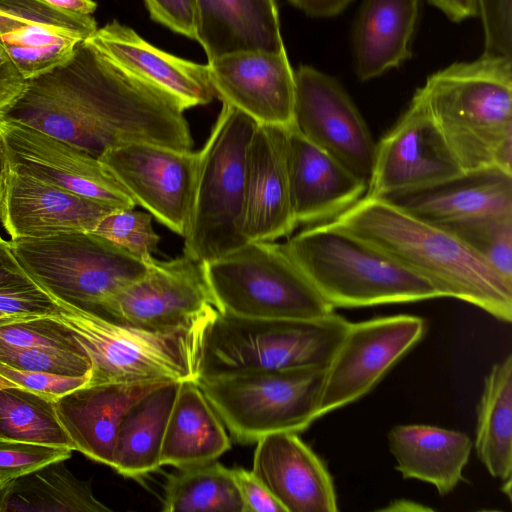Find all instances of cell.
Here are the masks:
<instances>
[{"label":"cell","mask_w":512,"mask_h":512,"mask_svg":"<svg viewBox=\"0 0 512 512\" xmlns=\"http://www.w3.org/2000/svg\"><path fill=\"white\" fill-rule=\"evenodd\" d=\"M425 331L423 318L407 314L350 322L326 367L318 418L369 393Z\"/></svg>","instance_id":"obj_12"},{"label":"cell","mask_w":512,"mask_h":512,"mask_svg":"<svg viewBox=\"0 0 512 512\" xmlns=\"http://www.w3.org/2000/svg\"><path fill=\"white\" fill-rule=\"evenodd\" d=\"M251 117L222 102L197 164L183 253L202 263L247 243L242 232L246 153L257 126Z\"/></svg>","instance_id":"obj_7"},{"label":"cell","mask_w":512,"mask_h":512,"mask_svg":"<svg viewBox=\"0 0 512 512\" xmlns=\"http://www.w3.org/2000/svg\"><path fill=\"white\" fill-rule=\"evenodd\" d=\"M53 301L57 310L49 316L71 331L91 360L87 385L198 380L203 333L209 319L188 329L156 331Z\"/></svg>","instance_id":"obj_6"},{"label":"cell","mask_w":512,"mask_h":512,"mask_svg":"<svg viewBox=\"0 0 512 512\" xmlns=\"http://www.w3.org/2000/svg\"><path fill=\"white\" fill-rule=\"evenodd\" d=\"M150 17L172 31L195 40L194 0H143Z\"/></svg>","instance_id":"obj_42"},{"label":"cell","mask_w":512,"mask_h":512,"mask_svg":"<svg viewBox=\"0 0 512 512\" xmlns=\"http://www.w3.org/2000/svg\"><path fill=\"white\" fill-rule=\"evenodd\" d=\"M4 177L0 178V210H1V202H2V198H3V191H4Z\"/></svg>","instance_id":"obj_52"},{"label":"cell","mask_w":512,"mask_h":512,"mask_svg":"<svg viewBox=\"0 0 512 512\" xmlns=\"http://www.w3.org/2000/svg\"><path fill=\"white\" fill-rule=\"evenodd\" d=\"M87 41L119 68L167 94L184 110L206 105L216 96L207 64L167 53L116 20L98 28Z\"/></svg>","instance_id":"obj_21"},{"label":"cell","mask_w":512,"mask_h":512,"mask_svg":"<svg viewBox=\"0 0 512 512\" xmlns=\"http://www.w3.org/2000/svg\"><path fill=\"white\" fill-rule=\"evenodd\" d=\"M0 437L74 451L57 418L54 400L20 387L0 390Z\"/></svg>","instance_id":"obj_34"},{"label":"cell","mask_w":512,"mask_h":512,"mask_svg":"<svg viewBox=\"0 0 512 512\" xmlns=\"http://www.w3.org/2000/svg\"><path fill=\"white\" fill-rule=\"evenodd\" d=\"M6 316H11V315H7V314H4L0 311V317H6Z\"/></svg>","instance_id":"obj_53"},{"label":"cell","mask_w":512,"mask_h":512,"mask_svg":"<svg viewBox=\"0 0 512 512\" xmlns=\"http://www.w3.org/2000/svg\"><path fill=\"white\" fill-rule=\"evenodd\" d=\"M422 101L464 172L512 173V59L481 55L430 75Z\"/></svg>","instance_id":"obj_3"},{"label":"cell","mask_w":512,"mask_h":512,"mask_svg":"<svg viewBox=\"0 0 512 512\" xmlns=\"http://www.w3.org/2000/svg\"><path fill=\"white\" fill-rule=\"evenodd\" d=\"M214 304L246 319H315L334 309L285 249L274 241L247 242L203 263Z\"/></svg>","instance_id":"obj_8"},{"label":"cell","mask_w":512,"mask_h":512,"mask_svg":"<svg viewBox=\"0 0 512 512\" xmlns=\"http://www.w3.org/2000/svg\"><path fill=\"white\" fill-rule=\"evenodd\" d=\"M37 286L22 270L0 234V291Z\"/></svg>","instance_id":"obj_46"},{"label":"cell","mask_w":512,"mask_h":512,"mask_svg":"<svg viewBox=\"0 0 512 512\" xmlns=\"http://www.w3.org/2000/svg\"><path fill=\"white\" fill-rule=\"evenodd\" d=\"M184 111L85 40L65 62L26 79L0 121L25 124L99 158L130 143L191 150Z\"/></svg>","instance_id":"obj_1"},{"label":"cell","mask_w":512,"mask_h":512,"mask_svg":"<svg viewBox=\"0 0 512 512\" xmlns=\"http://www.w3.org/2000/svg\"><path fill=\"white\" fill-rule=\"evenodd\" d=\"M168 381L85 385L54 400L74 450L111 467L120 423L129 408Z\"/></svg>","instance_id":"obj_24"},{"label":"cell","mask_w":512,"mask_h":512,"mask_svg":"<svg viewBox=\"0 0 512 512\" xmlns=\"http://www.w3.org/2000/svg\"><path fill=\"white\" fill-rule=\"evenodd\" d=\"M0 375L21 388L52 400L88 384L91 375L69 376L11 367L0 361Z\"/></svg>","instance_id":"obj_41"},{"label":"cell","mask_w":512,"mask_h":512,"mask_svg":"<svg viewBox=\"0 0 512 512\" xmlns=\"http://www.w3.org/2000/svg\"><path fill=\"white\" fill-rule=\"evenodd\" d=\"M0 361L15 368L69 376L91 375L87 354L25 348L0 343Z\"/></svg>","instance_id":"obj_38"},{"label":"cell","mask_w":512,"mask_h":512,"mask_svg":"<svg viewBox=\"0 0 512 512\" xmlns=\"http://www.w3.org/2000/svg\"><path fill=\"white\" fill-rule=\"evenodd\" d=\"M292 125L306 140L369 182L377 143L335 78L307 65L297 69Z\"/></svg>","instance_id":"obj_13"},{"label":"cell","mask_w":512,"mask_h":512,"mask_svg":"<svg viewBox=\"0 0 512 512\" xmlns=\"http://www.w3.org/2000/svg\"><path fill=\"white\" fill-rule=\"evenodd\" d=\"M464 173L422 101L380 139L365 195L379 198L426 189Z\"/></svg>","instance_id":"obj_14"},{"label":"cell","mask_w":512,"mask_h":512,"mask_svg":"<svg viewBox=\"0 0 512 512\" xmlns=\"http://www.w3.org/2000/svg\"><path fill=\"white\" fill-rule=\"evenodd\" d=\"M489 474L503 483L512 478V355L486 375L477 407L473 444Z\"/></svg>","instance_id":"obj_32"},{"label":"cell","mask_w":512,"mask_h":512,"mask_svg":"<svg viewBox=\"0 0 512 512\" xmlns=\"http://www.w3.org/2000/svg\"><path fill=\"white\" fill-rule=\"evenodd\" d=\"M113 209L8 164L0 223L10 239L92 232Z\"/></svg>","instance_id":"obj_19"},{"label":"cell","mask_w":512,"mask_h":512,"mask_svg":"<svg viewBox=\"0 0 512 512\" xmlns=\"http://www.w3.org/2000/svg\"><path fill=\"white\" fill-rule=\"evenodd\" d=\"M72 449L0 437V484L53 462L70 458Z\"/></svg>","instance_id":"obj_39"},{"label":"cell","mask_w":512,"mask_h":512,"mask_svg":"<svg viewBox=\"0 0 512 512\" xmlns=\"http://www.w3.org/2000/svg\"><path fill=\"white\" fill-rule=\"evenodd\" d=\"M286 154L297 226L331 222L365 196L367 182L306 140L293 125L287 132Z\"/></svg>","instance_id":"obj_23"},{"label":"cell","mask_w":512,"mask_h":512,"mask_svg":"<svg viewBox=\"0 0 512 512\" xmlns=\"http://www.w3.org/2000/svg\"><path fill=\"white\" fill-rule=\"evenodd\" d=\"M230 446L225 425L197 381L181 382L166 425L160 465L181 469L209 463Z\"/></svg>","instance_id":"obj_29"},{"label":"cell","mask_w":512,"mask_h":512,"mask_svg":"<svg viewBox=\"0 0 512 512\" xmlns=\"http://www.w3.org/2000/svg\"><path fill=\"white\" fill-rule=\"evenodd\" d=\"M163 511L244 512L233 469L214 461L181 468L168 479Z\"/></svg>","instance_id":"obj_33"},{"label":"cell","mask_w":512,"mask_h":512,"mask_svg":"<svg viewBox=\"0 0 512 512\" xmlns=\"http://www.w3.org/2000/svg\"><path fill=\"white\" fill-rule=\"evenodd\" d=\"M216 97L258 124L290 127L295 102V72L286 50L245 51L207 63Z\"/></svg>","instance_id":"obj_18"},{"label":"cell","mask_w":512,"mask_h":512,"mask_svg":"<svg viewBox=\"0 0 512 512\" xmlns=\"http://www.w3.org/2000/svg\"><path fill=\"white\" fill-rule=\"evenodd\" d=\"M63 461L53 462L0 485V512H106L90 482L77 478Z\"/></svg>","instance_id":"obj_31"},{"label":"cell","mask_w":512,"mask_h":512,"mask_svg":"<svg viewBox=\"0 0 512 512\" xmlns=\"http://www.w3.org/2000/svg\"><path fill=\"white\" fill-rule=\"evenodd\" d=\"M7 167H8V161H7L6 153H5L2 141L0 140V178L5 176Z\"/></svg>","instance_id":"obj_50"},{"label":"cell","mask_w":512,"mask_h":512,"mask_svg":"<svg viewBox=\"0 0 512 512\" xmlns=\"http://www.w3.org/2000/svg\"><path fill=\"white\" fill-rule=\"evenodd\" d=\"M385 199L436 225L512 215V173L496 167L464 172L432 187Z\"/></svg>","instance_id":"obj_25"},{"label":"cell","mask_w":512,"mask_h":512,"mask_svg":"<svg viewBox=\"0 0 512 512\" xmlns=\"http://www.w3.org/2000/svg\"><path fill=\"white\" fill-rule=\"evenodd\" d=\"M326 368L258 372L198 380L231 436L257 442L277 432H301L316 419Z\"/></svg>","instance_id":"obj_10"},{"label":"cell","mask_w":512,"mask_h":512,"mask_svg":"<svg viewBox=\"0 0 512 512\" xmlns=\"http://www.w3.org/2000/svg\"><path fill=\"white\" fill-rule=\"evenodd\" d=\"M92 233L145 261L156 250L160 237L152 226V215L132 209H113Z\"/></svg>","instance_id":"obj_37"},{"label":"cell","mask_w":512,"mask_h":512,"mask_svg":"<svg viewBox=\"0 0 512 512\" xmlns=\"http://www.w3.org/2000/svg\"><path fill=\"white\" fill-rule=\"evenodd\" d=\"M98 159L136 204L170 230L184 236L197 152L151 143H130L109 149Z\"/></svg>","instance_id":"obj_15"},{"label":"cell","mask_w":512,"mask_h":512,"mask_svg":"<svg viewBox=\"0 0 512 512\" xmlns=\"http://www.w3.org/2000/svg\"><path fill=\"white\" fill-rule=\"evenodd\" d=\"M312 17H331L341 13L353 0H289Z\"/></svg>","instance_id":"obj_47"},{"label":"cell","mask_w":512,"mask_h":512,"mask_svg":"<svg viewBox=\"0 0 512 512\" xmlns=\"http://www.w3.org/2000/svg\"><path fill=\"white\" fill-rule=\"evenodd\" d=\"M449 19L460 22L477 15L475 0H428Z\"/></svg>","instance_id":"obj_48"},{"label":"cell","mask_w":512,"mask_h":512,"mask_svg":"<svg viewBox=\"0 0 512 512\" xmlns=\"http://www.w3.org/2000/svg\"><path fill=\"white\" fill-rule=\"evenodd\" d=\"M395 468L405 479L433 485L439 495L452 492L463 475L473 443L460 431L426 424L394 426L388 434Z\"/></svg>","instance_id":"obj_27"},{"label":"cell","mask_w":512,"mask_h":512,"mask_svg":"<svg viewBox=\"0 0 512 512\" xmlns=\"http://www.w3.org/2000/svg\"><path fill=\"white\" fill-rule=\"evenodd\" d=\"M475 3L484 34L482 55L512 59V0H475Z\"/></svg>","instance_id":"obj_40"},{"label":"cell","mask_w":512,"mask_h":512,"mask_svg":"<svg viewBox=\"0 0 512 512\" xmlns=\"http://www.w3.org/2000/svg\"><path fill=\"white\" fill-rule=\"evenodd\" d=\"M46 4L62 11L91 15L97 9V3L93 0H42Z\"/></svg>","instance_id":"obj_49"},{"label":"cell","mask_w":512,"mask_h":512,"mask_svg":"<svg viewBox=\"0 0 512 512\" xmlns=\"http://www.w3.org/2000/svg\"><path fill=\"white\" fill-rule=\"evenodd\" d=\"M56 310V303L38 286L0 291V311L4 314L48 316Z\"/></svg>","instance_id":"obj_43"},{"label":"cell","mask_w":512,"mask_h":512,"mask_svg":"<svg viewBox=\"0 0 512 512\" xmlns=\"http://www.w3.org/2000/svg\"><path fill=\"white\" fill-rule=\"evenodd\" d=\"M288 128L257 124L248 144L242 222L247 242L275 241L297 227L287 168Z\"/></svg>","instance_id":"obj_20"},{"label":"cell","mask_w":512,"mask_h":512,"mask_svg":"<svg viewBox=\"0 0 512 512\" xmlns=\"http://www.w3.org/2000/svg\"><path fill=\"white\" fill-rule=\"evenodd\" d=\"M349 325L335 312L315 319L260 320L217 310L204 328L198 380L326 368Z\"/></svg>","instance_id":"obj_4"},{"label":"cell","mask_w":512,"mask_h":512,"mask_svg":"<svg viewBox=\"0 0 512 512\" xmlns=\"http://www.w3.org/2000/svg\"><path fill=\"white\" fill-rule=\"evenodd\" d=\"M284 246L333 309L440 297L428 282L331 222L308 226Z\"/></svg>","instance_id":"obj_5"},{"label":"cell","mask_w":512,"mask_h":512,"mask_svg":"<svg viewBox=\"0 0 512 512\" xmlns=\"http://www.w3.org/2000/svg\"><path fill=\"white\" fill-rule=\"evenodd\" d=\"M252 472L286 512H336L333 478L296 432H277L257 442Z\"/></svg>","instance_id":"obj_22"},{"label":"cell","mask_w":512,"mask_h":512,"mask_svg":"<svg viewBox=\"0 0 512 512\" xmlns=\"http://www.w3.org/2000/svg\"><path fill=\"white\" fill-rule=\"evenodd\" d=\"M97 23L42 0H0V45L25 79L65 62Z\"/></svg>","instance_id":"obj_17"},{"label":"cell","mask_w":512,"mask_h":512,"mask_svg":"<svg viewBox=\"0 0 512 512\" xmlns=\"http://www.w3.org/2000/svg\"><path fill=\"white\" fill-rule=\"evenodd\" d=\"M8 387H18V386L15 385L13 382L9 381L8 379H6L5 377H3L2 375H0V390L4 389V388H8Z\"/></svg>","instance_id":"obj_51"},{"label":"cell","mask_w":512,"mask_h":512,"mask_svg":"<svg viewBox=\"0 0 512 512\" xmlns=\"http://www.w3.org/2000/svg\"><path fill=\"white\" fill-rule=\"evenodd\" d=\"M0 140H1V137H0Z\"/></svg>","instance_id":"obj_54"},{"label":"cell","mask_w":512,"mask_h":512,"mask_svg":"<svg viewBox=\"0 0 512 512\" xmlns=\"http://www.w3.org/2000/svg\"><path fill=\"white\" fill-rule=\"evenodd\" d=\"M456 235L512 285V215L439 225Z\"/></svg>","instance_id":"obj_35"},{"label":"cell","mask_w":512,"mask_h":512,"mask_svg":"<svg viewBox=\"0 0 512 512\" xmlns=\"http://www.w3.org/2000/svg\"><path fill=\"white\" fill-rule=\"evenodd\" d=\"M233 474L244 512H286L284 507L252 471L235 468Z\"/></svg>","instance_id":"obj_44"},{"label":"cell","mask_w":512,"mask_h":512,"mask_svg":"<svg viewBox=\"0 0 512 512\" xmlns=\"http://www.w3.org/2000/svg\"><path fill=\"white\" fill-rule=\"evenodd\" d=\"M0 137L9 166L79 196L116 209L136 202L92 155L25 124L0 121Z\"/></svg>","instance_id":"obj_16"},{"label":"cell","mask_w":512,"mask_h":512,"mask_svg":"<svg viewBox=\"0 0 512 512\" xmlns=\"http://www.w3.org/2000/svg\"><path fill=\"white\" fill-rule=\"evenodd\" d=\"M419 0H364L353 33L355 73L376 78L411 56Z\"/></svg>","instance_id":"obj_28"},{"label":"cell","mask_w":512,"mask_h":512,"mask_svg":"<svg viewBox=\"0 0 512 512\" xmlns=\"http://www.w3.org/2000/svg\"><path fill=\"white\" fill-rule=\"evenodd\" d=\"M26 79L0 45V115L22 93Z\"/></svg>","instance_id":"obj_45"},{"label":"cell","mask_w":512,"mask_h":512,"mask_svg":"<svg viewBox=\"0 0 512 512\" xmlns=\"http://www.w3.org/2000/svg\"><path fill=\"white\" fill-rule=\"evenodd\" d=\"M7 243L22 270L51 299L98 314L147 268L145 261L92 232L16 238Z\"/></svg>","instance_id":"obj_9"},{"label":"cell","mask_w":512,"mask_h":512,"mask_svg":"<svg viewBox=\"0 0 512 512\" xmlns=\"http://www.w3.org/2000/svg\"><path fill=\"white\" fill-rule=\"evenodd\" d=\"M0 343L87 354L71 331L49 315L1 317Z\"/></svg>","instance_id":"obj_36"},{"label":"cell","mask_w":512,"mask_h":512,"mask_svg":"<svg viewBox=\"0 0 512 512\" xmlns=\"http://www.w3.org/2000/svg\"><path fill=\"white\" fill-rule=\"evenodd\" d=\"M181 382H167L136 401L118 428L111 467L140 477L160 465L162 441Z\"/></svg>","instance_id":"obj_30"},{"label":"cell","mask_w":512,"mask_h":512,"mask_svg":"<svg viewBox=\"0 0 512 512\" xmlns=\"http://www.w3.org/2000/svg\"><path fill=\"white\" fill-rule=\"evenodd\" d=\"M331 223L428 282L440 298L468 302L511 322L512 285L444 227L367 195Z\"/></svg>","instance_id":"obj_2"},{"label":"cell","mask_w":512,"mask_h":512,"mask_svg":"<svg viewBox=\"0 0 512 512\" xmlns=\"http://www.w3.org/2000/svg\"><path fill=\"white\" fill-rule=\"evenodd\" d=\"M145 262V273L115 294L101 315L145 329L176 331L216 313L202 262L184 253L166 261L151 256Z\"/></svg>","instance_id":"obj_11"},{"label":"cell","mask_w":512,"mask_h":512,"mask_svg":"<svg viewBox=\"0 0 512 512\" xmlns=\"http://www.w3.org/2000/svg\"><path fill=\"white\" fill-rule=\"evenodd\" d=\"M195 40L208 61L245 51L285 49L275 0H194Z\"/></svg>","instance_id":"obj_26"}]
</instances>
